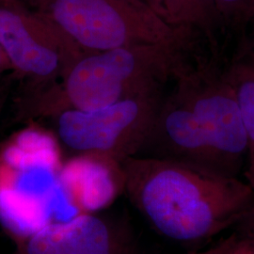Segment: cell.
<instances>
[{"label": "cell", "instance_id": "obj_11", "mask_svg": "<svg viewBox=\"0 0 254 254\" xmlns=\"http://www.w3.org/2000/svg\"><path fill=\"white\" fill-rule=\"evenodd\" d=\"M220 48L231 55L242 41L254 19V0H215Z\"/></svg>", "mask_w": 254, "mask_h": 254}, {"label": "cell", "instance_id": "obj_5", "mask_svg": "<svg viewBox=\"0 0 254 254\" xmlns=\"http://www.w3.org/2000/svg\"><path fill=\"white\" fill-rule=\"evenodd\" d=\"M165 92L152 91L92 110L64 109L57 117L58 136L75 155H96L121 164L144 143Z\"/></svg>", "mask_w": 254, "mask_h": 254}, {"label": "cell", "instance_id": "obj_9", "mask_svg": "<svg viewBox=\"0 0 254 254\" xmlns=\"http://www.w3.org/2000/svg\"><path fill=\"white\" fill-rule=\"evenodd\" d=\"M52 222L46 204L0 186V223L11 235L27 240Z\"/></svg>", "mask_w": 254, "mask_h": 254}, {"label": "cell", "instance_id": "obj_10", "mask_svg": "<svg viewBox=\"0 0 254 254\" xmlns=\"http://www.w3.org/2000/svg\"><path fill=\"white\" fill-rule=\"evenodd\" d=\"M228 80L236 92L248 135V176L254 186V64L236 58L225 64Z\"/></svg>", "mask_w": 254, "mask_h": 254}, {"label": "cell", "instance_id": "obj_13", "mask_svg": "<svg viewBox=\"0 0 254 254\" xmlns=\"http://www.w3.org/2000/svg\"><path fill=\"white\" fill-rule=\"evenodd\" d=\"M166 20L173 27L191 36L189 0H161Z\"/></svg>", "mask_w": 254, "mask_h": 254}, {"label": "cell", "instance_id": "obj_7", "mask_svg": "<svg viewBox=\"0 0 254 254\" xmlns=\"http://www.w3.org/2000/svg\"><path fill=\"white\" fill-rule=\"evenodd\" d=\"M25 241V254H122L124 247L113 228L93 214L52 222Z\"/></svg>", "mask_w": 254, "mask_h": 254}, {"label": "cell", "instance_id": "obj_18", "mask_svg": "<svg viewBox=\"0 0 254 254\" xmlns=\"http://www.w3.org/2000/svg\"><path fill=\"white\" fill-rule=\"evenodd\" d=\"M224 254H236L235 252H233V251H231V248H230V245H229V243H228L227 248H226V251H225V253Z\"/></svg>", "mask_w": 254, "mask_h": 254}, {"label": "cell", "instance_id": "obj_6", "mask_svg": "<svg viewBox=\"0 0 254 254\" xmlns=\"http://www.w3.org/2000/svg\"><path fill=\"white\" fill-rule=\"evenodd\" d=\"M0 46L11 67L37 81L63 78L83 56L39 11L0 0Z\"/></svg>", "mask_w": 254, "mask_h": 254}, {"label": "cell", "instance_id": "obj_19", "mask_svg": "<svg viewBox=\"0 0 254 254\" xmlns=\"http://www.w3.org/2000/svg\"><path fill=\"white\" fill-rule=\"evenodd\" d=\"M32 1H33V2H34V3H35V4H37V3H38V2H39V1H40V0H32Z\"/></svg>", "mask_w": 254, "mask_h": 254}, {"label": "cell", "instance_id": "obj_1", "mask_svg": "<svg viewBox=\"0 0 254 254\" xmlns=\"http://www.w3.org/2000/svg\"><path fill=\"white\" fill-rule=\"evenodd\" d=\"M172 81L136 155L236 178L248 155V135L224 60L203 47H191Z\"/></svg>", "mask_w": 254, "mask_h": 254}, {"label": "cell", "instance_id": "obj_2", "mask_svg": "<svg viewBox=\"0 0 254 254\" xmlns=\"http://www.w3.org/2000/svg\"><path fill=\"white\" fill-rule=\"evenodd\" d=\"M124 190L160 235L194 243L217 235L244 205L236 178L171 160L130 156L121 163Z\"/></svg>", "mask_w": 254, "mask_h": 254}, {"label": "cell", "instance_id": "obj_17", "mask_svg": "<svg viewBox=\"0 0 254 254\" xmlns=\"http://www.w3.org/2000/svg\"><path fill=\"white\" fill-rule=\"evenodd\" d=\"M10 67H11V64H9L7 56L4 53L2 47L0 46V73L4 70L8 69V68H10Z\"/></svg>", "mask_w": 254, "mask_h": 254}, {"label": "cell", "instance_id": "obj_3", "mask_svg": "<svg viewBox=\"0 0 254 254\" xmlns=\"http://www.w3.org/2000/svg\"><path fill=\"white\" fill-rule=\"evenodd\" d=\"M187 48L144 44L83 55L62 78L58 108L92 110L165 89Z\"/></svg>", "mask_w": 254, "mask_h": 254}, {"label": "cell", "instance_id": "obj_4", "mask_svg": "<svg viewBox=\"0 0 254 254\" xmlns=\"http://www.w3.org/2000/svg\"><path fill=\"white\" fill-rule=\"evenodd\" d=\"M38 10L83 55L190 41L137 0H40Z\"/></svg>", "mask_w": 254, "mask_h": 254}, {"label": "cell", "instance_id": "obj_12", "mask_svg": "<svg viewBox=\"0 0 254 254\" xmlns=\"http://www.w3.org/2000/svg\"><path fill=\"white\" fill-rule=\"evenodd\" d=\"M192 38L220 54V40L215 0H189Z\"/></svg>", "mask_w": 254, "mask_h": 254}, {"label": "cell", "instance_id": "obj_14", "mask_svg": "<svg viewBox=\"0 0 254 254\" xmlns=\"http://www.w3.org/2000/svg\"><path fill=\"white\" fill-rule=\"evenodd\" d=\"M232 58L244 59L254 64V19L247 28L245 35Z\"/></svg>", "mask_w": 254, "mask_h": 254}, {"label": "cell", "instance_id": "obj_20", "mask_svg": "<svg viewBox=\"0 0 254 254\" xmlns=\"http://www.w3.org/2000/svg\"></svg>", "mask_w": 254, "mask_h": 254}, {"label": "cell", "instance_id": "obj_16", "mask_svg": "<svg viewBox=\"0 0 254 254\" xmlns=\"http://www.w3.org/2000/svg\"><path fill=\"white\" fill-rule=\"evenodd\" d=\"M227 246L228 243H226V244H219V245L216 246V247H211L207 250L190 254H224Z\"/></svg>", "mask_w": 254, "mask_h": 254}, {"label": "cell", "instance_id": "obj_8", "mask_svg": "<svg viewBox=\"0 0 254 254\" xmlns=\"http://www.w3.org/2000/svg\"><path fill=\"white\" fill-rule=\"evenodd\" d=\"M59 177L81 214L109 207L124 190L121 164L96 155H75L62 166Z\"/></svg>", "mask_w": 254, "mask_h": 254}, {"label": "cell", "instance_id": "obj_15", "mask_svg": "<svg viewBox=\"0 0 254 254\" xmlns=\"http://www.w3.org/2000/svg\"><path fill=\"white\" fill-rule=\"evenodd\" d=\"M137 1L141 2L142 4H144L148 8H150L152 10H154V12H156L162 18L166 20V14H165V10H164L161 0H137Z\"/></svg>", "mask_w": 254, "mask_h": 254}]
</instances>
